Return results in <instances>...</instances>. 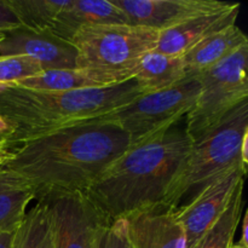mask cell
I'll list each match as a JSON object with an SVG mask.
<instances>
[{
    "label": "cell",
    "mask_w": 248,
    "mask_h": 248,
    "mask_svg": "<svg viewBox=\"0 0 248 248\" xmlns=\"http://www.w3.org/2000/svg\"><path fill=\"white\" fill-rule=\"evenodd\" d=\"M159 34L131 24H99L79 29L69 43L77 50V68L127 81L143 55L155 50Z\"/></svg>",
    "instance_id": "5b68a950"
},
{
    "label": "cell",
    "mask_w": 248,
    "mask_h": 248,
    "mask_svg": "<svg viewBox=\"0 0 248 248\" xmlns=\"http://www.w3.org/2000/svg\"><path fill=\"white\" fill-rule=\"evenodd\" d=\"M200 93L196 78H186L170 89L137 97L125 107L89 123L110 124L130 138L131 147L159 137L177 125L195 106Z\"/></svg>",
    "instance_id": "8992f818"
},
{
    "label": "cell",
    "mask_w": 248,
    "mask_h": 248,
    "mask_svg": "<svg viewBox=\"0 0 248 248\" xmlns=\"http://www.w3.org/2000/svg\"><path fill=\"white\" fill-rule=\"evenodd\" d=\"M14 248H53L50 208L44 201H38L26 213L16 230Z\"/></svg>",
    "instance_id": "d6986e66"
},
{
    "label": "cell",
    "mask_w": 248,
    "mask_h": 248,
    "mask_svg": "<svg viewBox=\"0 0 248 248\" xmlns=\"http://www.w3.org/2000/svg\"><path fill=\"white\" fill-rule=\"evenodd\" d=\"M43 72L35 61L22 56H0V82L16 84Z\"/></svg>",
    "instance_id": "7402d4cb"
},
{
    "label": "cell",
    "mask_w": 248,
    "mask_h": 248,
    "mask_svg": "<svg viewBox=\"0 0 248 248\" xmlns=\"http://www.w3.org/2000/svg\"><path fill=\"white\" fill-rule=\"evenodd\" d=\"M191 147L186 128L174 125L154 140L128 148L82 194L108 223L161 207Z\"/></svg>",
    "instance_id": "7a4b0ae2"
},
{
    "label": "cell",
    "mask_w": 248,
    "mask_h": 248,
    "mask_svg": "<svg viewBox=\"0 0 248 248\" xmlns=\"http://www.w3.org/2000/svg\"><path fill=\"white\" fill-rule=\"evenodd\" d=\"M14 232H0V248H14V240H15Z\"/></svg>",
    "instance_id": "4316f807"
},
{
    "label": "cell",
    "mask_w": 248,
    "mask_h": 248,
    "mask_svg": "<svg viewBox=\"0 0 248 248\" xmlns=\"http://www.w3.org/2000/svg\"><path fill=\"white\" fill-rule=\"evenodd\" d=\"M229 248H244V247H241V246H240V245H234V244H232Z\"/></svg>",
    "instance_id": "f546056e"
},
{
    "label": "cell",
    "mask_w": 248,
    "mask_h": 248,
    "mask_svg": "<svg viewBox=\"0 0 248 248\" xmlns=\"http://www.w3.org/2000/svg\"><path fill=\"white\" fill-rule=\"evenodd\" d=\"M0 56H22L35 61L43 70L77 68V50L48 31L39 33L17 27L0 36Z\"/></svg>",
    "instance_id": "30bf717a"
},
{
    "label": "cell",
    "mask_w": 248,
    "mask_h": 248,
    "mask_svg": "<svg viewBox=\"0 0 248 248\" xmlns=\"http://www.w3.org/2000/svg\"><path fill=\"white\" fill-rule=\"evenodd\" d=\"M128 24L164 31L186 19L225 6L217 0H111Z\"/></svg>",
    "instance_id": "8fae6325"
},
{
    "label": "cell",
    "mask_w": 248,
    "mask_h": 248,
    "mask_svg": "<svg viewBox=\"0 0 248 248\" xmlns=\"http://www.w3.org/2000/svg\"><path fill=\"white\" fill-rule=\"evenodd\" d=\"M131 147L110 124L86 123L21 143L4 153L0 169L31 191L34 200L84 193Z\"/></svg>",
    "instance_id": "6da1fadb"
},
{
    "label": "cell",
    "mask_w": 248,
    "mask_h": 248,
    "mask_svg": "<svg viewBox=\"0 0 248 248\" xmlns=\"http://www.w3.org/2000/svg\"><path fill=\"white\" fill-rule=\"evenodd\" d=\"M248 133V101L230 111L224 120L194 143L178 173L170 184L161 208H177L189 193L194 196L208 183L239 165L241 143Z\"/></svg>",
    "instance_id": "277c9868"
},
{
    "label": "cell",
    "mask_w": 248,
    "mask_h": 248,
    "mask_svg": "<svg viewBox=\"0 0 248 248\" xmlns=\"http://www.w3.org/2000/svg\"><path fill=\"white\" fill-rule=\"evenodd\" d=\"M33 200L27 186L0 169V232H16Z\"/></svg>",
    "instance_id": "ac0fdd59"
},
{
    "label": "cell",
    "mask_w": 248,
    "mask_h": 248,
    "mask_svg": "<svg viewBox=\"0 0 248 248\" xmlns=\"http://www.w3.org/2000/svg\"><path fill=\"white\" fill-rule=\"evenodd\" d=\"M10 135H11V128L7 125L6 121L0 116V153L2 155L5 153V144H6V140Z\"/></svg>",
    "instance_id": "d4e9b609"
},
{
    "label": "cell",
    "mask_w": 248,
    "mask_h": 248,
    "mask_svg": "<svg viewBox=\"0 0 248 248\" xmlns=\"http://www.w3.org/2000/svg\"><path fill=\"white\" fill-rule=\"evenodd\" d=\"M120 82L124 81L114 75L74 68L43 70L33 77L16 82L12 86L38 91H72L91 87H106Z\"/></svg>",
    "instance_id": "2e32d148"
},
{
    "label": "cell",
    "mask_w": 248,
    "mask_h": 248,
    "mask_svg": "<svg viewBox=\"0 0 248 248\" xmlns=\"http://www.w3.org/2000/svg\"><path fill=\"white\" fill-rule=\"evenodd\" d=\"M248 133L244 136V140H242L241 143V159L242 162L247 166L248 164Z\"/></svg>",
    "instance_id": "83f0119b"
},
{
    "label": "cell",
    "mask_w": 248,
    "mask_h": 248,
    "mask_svg": "<svg viewBox=\"0 0 248 248\" xmlns=\"http://www.w3.org/2000/svg\"><path fill=\"white\" fill-rule=\"evenodd\" d=\"M177 208H153L124 218L133 248H186Z\"/></svg>",
    "instance_id": "4fadbf2b"
},
{
    "label": "cell",
    "mask_w": 248,
    "mask_h": 248,
    "mask_svg": "<svg viewBox=\"0 0 248 248\" xmlns=\"http://www.w3.org/2000/svg\"><path fill=\"white\" fill-rule=\"evenodd\" d=\"M247 63L248 44L196 77L200 93L186 114V127L193 144L217 127L242 102L248 101Z\"/></svg>",
    "instance_id": "52a82bcc"
},
{
    "label": "cell",
    "mask_w": 248,
    "mask_h": 248,
    "mask_svg": "<svg viewBox=\"0 0 248 248\" xmlns=\"http://www.w3.org/2000/svg\"><path fill=\"white\" fill-rule=\"evenodd\" d=\"M132 78L144 93L173 87L186 79L183 58L152 50L140 58Z\"/></svg>",
    "instance_id": "e0dca14e"
},
{
    "label": "cell",
    "mask_w": 248,
    "mask_h": 248,
    "mask_svg": "<svg viewBox=\"0 0 248 248\" xmlns=\"http://www.w3.org/2000/svg\"><path fill=\"white\" fill-rule=\"evenodd\" d=\"M53 248H99L108 222L101 217L84 194L58 196L48 201Z\"/></svg>",
    "instance_id": "ba28073f"
},
{
    "label": "cell",
    "mask_w": 248,
    "mask_h": 248,
    "mask_svg": "<svg viewBox=\"0 0 248 248\" xmlns=\"http://www.w3.org/2000/svg\"><path fill=\"white\" fill-rule=\"evenodd\" d=\"M242 190L244 182L235 190L224 213L193 248H229L232 246L244 208Z\"/></svg>",
    "instance_id": "44dd1931"
},
{
    "label": "cell",
    "mask_w": 248,
    "mask_h": 248,
    "mask_svg": "<svg viewBox=\"0 0 248 248\" xmlns=\"http://www.w3.org/2000/svg\"><path fill=\"white\" fill-rule=\"evenodd\" d=\"M99 24H128L119 7L107 0H69L48 33L69 43L79 29Z\"/></svg>",
    "instance_id": "5bb4252c"
},
{
    "label": "cell",
    "mask_w": 248,
    "mask_h": 248,
    "mask_svg": "<svg viewBox=\"0 0 248 248\" xmlns=\"http://www.w3.org/2000/svg\"><path fill=\"white\" fill-rule=\"evenodd\" d=\"M99 248H133L128 240L126 222L124 218L104 225L99 239Z\"/></svg>",
    "instance_id": "603a6c76"
},
{
    "label": "cell",
    "mask_w": 248,
    "mask_h": 248,
    "mask_svg": "<svg viewBox=\"0 0 248 248\" xmlns=\"http://www.w3.org/2000/svg\"><path fill=\"white\" fill-rule=\"evenodd\" d=\"M1 157H2V154H1V153H0V161H1Z\"/></svg>",
    "instance_id": "4dcf8cb0"
},
{
    "label": "cell",
    "mask_w": 248,
    "mask_h": 248,
    "mask_svg": "<svg viewBox=\"0 0 248 248\" xmlns=\"http://www.w3.org/2000/svg\"><path fill=\"white\" fill-rule=\"evenodd\" d=\"M21 27L18 19L11 11L5 0H0V36L10 29Z\"/></svg>",
    "instance_id": "cb8c5ba5"
},
{
    "label": "cell",
    "mask_w": 248,
    "mask_h": 248,
    "mask_svg": "<svg viewBox=\"0 0 248 248\" xmlns=\"http://www.w3.org/2000/svg\"><path fill=\"white\" fill-rule=\"evenodd\" d=\"M241 222V237L239 240V244L241 247L248 248V213H244V218Z\"/></svg>",
    "instance_id": "484cf974"
},
{
    "label": "cell",
    "mask_w": 248,
    "mask_h": 248,
    "mask_svg": "<svg viewBox=\"0 0 248 248\" xmlns=\"http://www.w3.org/2000/svg\"><path fill=\"white\" fill-rule=\"evenodd\" d=\"M142 94L144 92L135 79L72 91L10 87L0 94V116L11 128L5 152L27 140L96 120Z\"/></svg>",
    "instance_id": "3957f363"
},
{
    "label": "cell",
    "mask_w": 248,
    "mask_h": 248,
    "mask_svg": "<svg viewBox=\"0 0 248 248\" xmlns=\"http://www.w3.org/2000/svg\"><path fill=\"white\" fill-rule=\"evenodd\" d=\"M21 27L31 31H48L56 17L69 0H5Z\"/></svg>",
    "instance_id": "ffe728a7"
},
{
    "label": "cell",
    "mask_w": 248,
    "mask_h": 248,
    "mask_svg": "<svg viewBox=\"0 0 248 248\" xmlns=\"http://www.w3.org/2000/svg\"><path fill=\"white\" fill-rule=\"evenodd\" d=\"M246 173L247 166L232 167L203 186L190 202L177 208V217L186 232V248L195 246L219 219Z\"/></svg>",
    "instance_id": "9c48e42d"
},
{
    "label": "cell",
    "mask_w": 248,
    "mask_h": 248,
    "mask_svg": "<svg viewBox=\"0 0 248 248\" xmlns=\"http://www.w3.org/2000/svg\"><path fill=\"white\" fill-rule=\"evenodd\" d=\"M247 44L246 34L236 24L203 39L182 56L186 78H196Z\"/></svg>",
    "instance_id": "9a60e30c"
},
{
    "label": "cell",
    "mask_w": 248,
    "mask_h": 248,
    "mask_svg": "<svg viewBox=\"0 0 248 248\" xmlns=\"http://www.w3.org/2000/svg\"><path fill=\"white\" fill-rule=\"evenodd\" d=\"M10 87H12L11 84H6V82H0V94H2L5 91H7Z\"/></svg>",
    "instance_id": "f1b7e54d"
},
{
    "label": "cell",
    "mask_w": 248,
    "mask_h": 248,
    "mask_svg": "<svg viewBox=\"0 0 248 248\" xmlns=\"http://www.w3.org/2000/svg\"><path fill=\"white\" fill-rule=\"evenodd\" d=\"M241 5L228 2L225 6L203 12L182 23L160 31L155 51L171 56H183L203 39L236 24Z\"/></svg>",
    "instance_id": "7c38bea8"
}]
</instances>
